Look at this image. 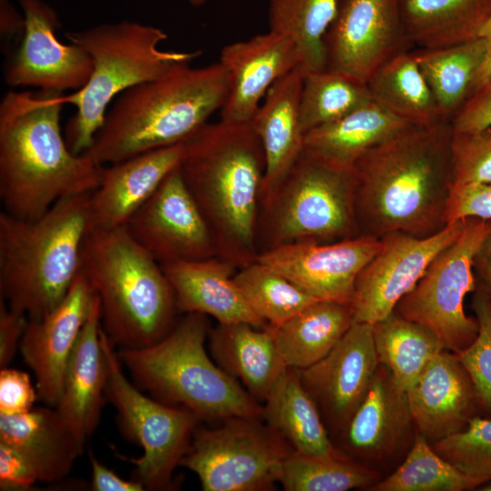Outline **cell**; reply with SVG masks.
Wrapping results in <instances>:
<instances>
[{
    "label": "cell",
    "instance_id": "1",
    "mask_svg": "<svg viewBox=\"0 0 491 491\" xmlns=\"http://www.w3.org/2000/svg\"><path fill=\"white\" fill-rule=\"evenodd\" d=\"M450 122L411 127L355 165L359 234L403 232L424 238L446 225L454 186Z\"/></svg>",
    "mask_w": 491,
    "mask_h": 491
},
{
    "label": "cell",
    "instance_id": "2",
    "mask_svg": "<svg viewBox=\"0 0 491 491\" xmlns=\"http://www.w3.org/2000/svg\"><path fill=\"white\" fill-rule=\"evenodd\" d=\"M64 94L9 91L0 103V199L5 213L43 215L57 201L90 194L105 165L74 154L60 127Z\"/></svg>",
    "mask_w": 491,
    "mask_h": 491
},
{
    "label": "cell",
    "instance_id": "3",
    "mask_svg": "<svg viewBox=\"0 0 491 491\" xmlns=\"http://www.w3.org/2000/svg\"><path fill=\"white\" fill-rule=\"evenodd\" d=\"M179 167L216 256L237 269L256 261L266 156L250 122L207 123L185 142Z\"/></svg>",
    "mask_w": 491,
    "mask_h": 491
},
{
    "label": "cell",
    "instance_id": "4",
    "mask_svg": "<svg viewBox=\"0 0 491 491\" xmlns=\"http://www.w3.org/2000/svg\"><path fill=\"white\" fill-rule=\"evenodd\" d=\"M228 95L222 65H178L119 95L85 153L102 165L185 142L220 111Z\"/></svg>",
    "mask_w": 491,
    "mask_h": 491
},
{
    "label": "cell",
    "instance_id": "5",
    "mask_svg": "<svg viewBox=\"0 0 491 491\" xmlns=\"http://www.w3.org/2000/svg\"><path fill=\"white\" fill-rule=\"evenodd\" d=\"M79 272L101 305V326L118 348L161 340L175 324V294L163 270L125 226L88 229Z\"/></svg>",
    "mask_w": 491,
    "mask_h": 491
},
{
    "label": "cell",
    "instance_id": "6",
    "mask_svg": "<svg viewBox=\"0 0 491 491\" xmlns=\"http://www.w3.org/2000/svg\"><path fill=\"white\" fill-rule=\"evenodd\" d=\"M90 195L63 198L35 219L1 211L0 293L10 309L36 319L65 297L79 273Z\"/></svg>",
    "mask_w": 491,
    "mask_h": 491
},
{
    "label": "cell",
    "instance_id": "7",
    "mask_svg": "<svg viewBox=\"0 0 491 491\" xmlns=\"http://www.w3.org/2000/svg\"><path fill=\"white\" fill-rule=\"evenodd\" d=\"M210 329L207 316L184 314L158 342L116 353L139 389L164 404L188 408L202 422L232 416L263 419V405L208 356Z\"/></svg>",
    "mask_w": 491,
    "mask_h": 491
},
{
    "label": "cell",
    "instance_id": "8",
    "mask_svg": "<svg viewBox=\"0 0 491 491\" xmlns=\"http://www.w3.org/2000/svg\"><path fill=\"white\" fill-rule=\"evenodd\" d=\"M65 38L92 59L87 83L61 96L76 110L67 121L64 135L76 155L93 145L110 103L127 89L158 78L173 67L190 64L201 55L195 51H169L160 48L167 38L162 29L135 21L105 23L81 31L65 33Z\"/></svg>",
    "mask_w": 491,
    "mask_h": 491
},
{
    "label": "cell",
    "instance_id": "9",
    "mask_svg": "<svg viewBox=\"0 0 491 491\" xmlns=\"http://www.w3.org/2000/svg\"><path fill=\"white\" fill-rule=\"evenodd\" d=\"M355 169L329 163L306 148L260 203L258 254L298 242L331 243L359 235Z\"/></svg>",
    "mask_w": 491,
    "mask_h": 491
},
{
    "label": "cell",
    "instance_id": "10",
    "mask_svg": "<svg viewBox=\"0 0 491 491\" xmlns=\"http://www.w3.org/2000/svg\"><path fill=\"white\" fill-rule=\"evenodd\" d=\"M100 340L109 366L105 399L116 411L122 436L143 449L138 458L118 453L116 456L135 465L131 479L140 483L145 490H173L174 472L202 421L185 406L166 405L143 394L125 376L115 346L102 326Z\"/></svg>",
    "mask_w": 491,
    "mask_h": 491
},
{
    "label": "cell",
    "instance_id": "11",
    "mask_svg": "<svg viewBox=\"0 0 491 491\" xmlns=\"http://www.w3.org/2000/svg\"><path fill=\"white\" fill-rule=\"evenodd\" d=\"M295 452L262 418L232 416L195 429L180 466L194 472L204 491H269Z\"/></svg>",
    "mask_w": 491,
    "mask_h": 491
},
{
    "label": "cell",
    "instance_id": "12",
    "mask_svg": "<svg viewBox=\"0 0 491 491\" xmlns=\"http://www.w3.org/2000/svg\"><path fill=\"white\" fill-rule=\"evenodd\" d=\"M490 230L491 220L465 218L460 235L432 260L394 309L430 329L445 349L454 354L469 346L478 333L477 320L466 315L464 300L476 288L473 259Z\"/></svg>",
    "mask_w": 491,
    "mask_h": 491
},
{
    "label": "cell",
    "instance_id": "13",
    "mask_svg": "<svg viewBox=\"0 0 491 491\" xmlns=\"http://www.w3.org/2000/svg\"><path fill=\"white\" fill-rule=\"evenodd\" d=\"M465 218L424 238L403 232L382 236L381 247L359 273L351 306L354 323L374 325L391 315L432 260L460 235Z\"/></svg>",
    "mask_w": 491,
    "mask_h": 491
},
{
    "label": "cell",
    "instance_id": "14",
    "mask_svg": "<svg viewBox=\"0 0 491 491\" xmlns=\"http://www.w3.org/2000/svg\"><path fill=\"white\" fill-rule=\"evenodd\" d=\"M125 226L161 266L217 256L208 225L179 166L166 175Z\"/></svg>",
    "mask_w": 491,
    "mask_h": 491
},
{
    "label": "cell",
    "instance_id": "15",
    "mask_svg": "<svg viewBox=\"0 0 491 491\" xmlns=\"http://www.w3.org/2000/svg\"><path fill=\"white\" fill-rule=\"evenodd\" d=\"M410 46L398 0H341L325 36L326 68L366 83L384 63Z\"/></svg>",
    "mask_w": 491,
    "mask_h": 491
},
{
    "label": "cell",
    "instance_id": "16",
    "mask_svg": "<svg viewBox=\"0 0 491 491\" xmlns=\"http://www.w3.org/2000/svg\"><path fill=\"white\" fill-rule=\"evenodd\" d=\"M25 32L4 66V80L11 87H35L65 94L88 81L93 68L89 55L78 45L64 44L56 36L60 22L43 0H19Z\"/></svg>",
    "mask_w": 491,
    "mask_h": 491
},
{
    "label": "cell",
    "instance_id": "17",
    "mask_svg": "<svg viewBox=\"0 0 491 491\" xmlns=\"http://www.w3.org/2000/svg\"><path fill=\"white\" fill-rule=\"evenodd\" d=\"M378 366L373 325L353 323L325 357L296 369L334 444L363 401Z\"/></svg>",
    "mask_w": 491,
    "mask_h": 491
},
{
    "label": "cell",
    "instance_id": "18",
    "mask_svg": "<svg viewBox=\"0 0 491 491\" xmlns=\"http://www.w3.org/2000/svg\"><path fill=\"white\" fill-rule=\"evenodd\" d=\"M416 434L406 391L379 364L363 401L335 446L380 473L397 460L402 462Z\"/></svg>",
    "mask_w": 491,
    "mask_h": 491
},
{
    "label": "cell",
    "instance_id": "19",
    "mask_svg": "<svg viewBox=\"0 0 491 491\" xmlns=\"http://www.w3.org/2000/svg\"><path fill=\"white\" fill-rule=\"evenodd\" d=\"M380 247V238L359 235L331 243L283 245L259 253L256 260L318 300L351 305L359 273Z\"/></svg>",
    "mask_w": 491,
    "mask_h": 491
},
{
    "label": "cell",
    "instance_id": "20",
    "mask_svg": "<svg viewBox=\"0 0 491 491\" xmlns=\"http://www.w3.org/2000/svg\"><path fill=\"white\" fill-rule=\"evenodd\" d=\"M94 291L79 272L63 301L49 313L28 319L19 350L33 371L38 398L55 407L67 366L88 317Z\"/></svg>",
    "mask_w": 491,
    "mask_h": 491
},
{
    "label": "cell",
    "instance_id": "21",
    "mask_svg": "<svg viewBox=\"0 0 491 491\" xmlns=\"http://www.w3.org/2000/svg\"><path fill=\"white\" fill-rule=\"evenodd\" d=\"M225 70L228 95L220 120L248 123L268 89L300 65L295 43L286 35L269 30L224 46L218 61Z\"/></svg>",
    "mask_w": 491,
    "mask_h": 491
},
{
    "label": "cell",
    "instance_id": "22",
    "mask_svg": "<svg viewBox=\"0 0 491 491\" xmlns=\"http://www.w3.org/2000/svg\"><path fill=\"white\" fill-rule=\"evenodd\" d=\"M406 394L416 431L430 444L461 432L483 416L471 377L447 350L428 364Z\"/></svg>",
    "mask_w": 491,
    "mask_h": 491
},
{
    "label": "cell",
    "instance_id": "23",
    "mask_svg": "<svg viewBox=\"0 0 491 491\" xmlns=\"http://www.w3.org/2000/svg\"><path fill=\"white\" fill-rule=\"evenodd\" d=\"M185 142L148 151L105 165L98 187L89 199V229L124 226L180 165Z\"/></svg>",
    "mask_w": 491,
    "mask_h": 491
},
{
    "label": "cell",
    "instance_id": "24",
    "mask_svg": "<svg viewBox=\"0 0 491 491\" xmlns=\"http://www.w3.org/2000/svg\"><path fill=\"white\" fill-rule=\"evenodd\" d=\"M100 329L101 305L94 293L88 317L67 366L60 400L55 407L83 449L100 422L106 401L109 366Z\"/></svg>",
    "mask_w": 491,
    "mask_h": 491
},
{
    "label": "cell",
    "instance_id": "25",
    "mask_svg": "<svg viewBox=\"0 0 491 491\" xmlns=\"http://www.w3.org/2000/svg\"><path fill=\"white\" fill-rule=\"evenodd\" d=\"M175 294L178 313H200L217 323L268 325L250 308L234 280L236 267L213 256L162 266Z\"/></svg>",
    "mask_w": 491,
    "mask_h": 491
},
{
    "label": "cell",
    "instance_id": "26",
    "mask_svg": "<svg viewBox=\"0 0 491 491\" xmlns=\"http://www.w3.org/2000/svg\"><path fill=\"white\" fill-rule=\"evenodd\" d=\"M304 72L300 65L266 92L250 121L266 156L260 203L267 198L305 149L299 106Z\"/></svg>",
    "mask_w": 491,
    "mask_h": 491
},
{
    "label": "cell",
    "instance_id": "27",
    "mask_svg": "<svg viewBox=\"0 0 491 491\" xmlns=\"http://www.w3.org/2000/svg\"><path fill=\"white\" fill-rule=\"evenodd\" d=\"M208 348L216 365L264 403L288 367L268 326L217 323L211 327Z\"/></svg>",
    "mask_w": 491,
    "mask_h": 491
},
{
    "label": "cell",
    "instance_id": "28",
    "mask_svg": "<svg viewBox=\"0 0 491 491\" xmlns=\"http://www.w3.org/2000/svg\"><path fill=\"white\" fill-rule=\"evenodd\" d=\"M0 442L19 451L44 483L67 476L84 452L56 409L48 406L16 415L0 414Z\"/></svg>",
    "mask_w": 491,
    "mask_h": 491
},
{
    "label": "cell",
    "instance_id": "29",
    "mask_svg": "<svg viewBox=\"0 0 491 491\" xmlns=\"http://www.w3.org/2000/svg\"><path fill=\"white\" fill-rule=\"evenodd\" d=\"M411 127L371 100L307 132L305 148L333 165L353 169L369 151Z\"/></svg>",
    "mask_w": 491,
    "mask_h": 491
},
{
    "label": "cell",
    "instance_id": "30",
    "mask_svg": "<svg viewBox=\"0 0 491 491\" xmlns=\"http://www.w3.org/2000/svg\"><path fill=\"white\" fill-rule=\"evenodd\" d=\"M398 6L407 40L423 49L478 37L491 15V0H398Z\"/></svg>",
    "mask_w": 491,
    "mask_h": 491
},
{
    "label": "cell",
    "instance_id": "31",
    "mask_svg": "<svg viewBox=\"0 0 491 491\" xmlns=\"http://www.w3.org/2000/svg\"><path fill=\"white\" fill-rule=\"evenodd\" d=\"M263 420L296 453L322 457L347 456L335 446L296 369L286 370L264 402Z\"/></svg>",
    "mask_w": 491,
    "mask_h": 491
},
{
    "label": "cell",
    "instance_id": "32",
    "mask_svg": "<svg viewBox=\"0 0 491 491\" xmlns=\"http://www.w3.org/2000/svg\"><path fill=\"white\" fill-rule=\"evenodd\" d=\"M353 323L350 304L317 300L283 324L268 328L286 366L303 369L325 357Z\"/></svg>",
    "mask_w": 491,
    "mask_h": 491
},
{
    "label": "cell",
    "instance_id": "33",
    "mask_svg": "<svg viewBox=\"0 0 491 491\" xmlns=\"http://www.w3.org/2000/svg\"><path fill=\"white\" fill-rule=\"evenodd\" d=\"M487 48V41L478 36L446 47L413 51L446 121L451 123L472 95Z\"/></svg>",
    "mask_w": 491,
    "mask_h": 491
},
{
    "label": "cell",
    "instance_id": "34",
    "mask_svg": "<svg viewBox=\"0 0 491 491\" xmlns=\"http://www.w3.org/2000/svg\"><path fill=\"white\" fill-rule=\"evenodd\" d=\"M366 84L375 103L414 126L428 127L447 122L413 51L402 52L387 60Z\"/></svg>",
    "mask_w": 491,
    "mask_h": 491
},
{
    "label": "cell",
    "instance_id": "35",
    "mask_svg": "<svg viewBox=\"0 0 491 491\" xmlns=\"http://www.w3.org/2000/svg\"><path fill=\"white\" fill-rule=\"evenodd\" d=\"M373 336L379 364L390 370L406 391L428 364L446 350L430 329L395 312L373 325Z\"/></svg>",
    "mask_w": 491,
    "mask_h": 491
},
{
    "label": "cell",
    "instance_id": "36",
    "mask_svg": "<svg viewBox=\"0 0 491 491\" xmlns=\"http://www.w3.org/2000/svg\"><path fill=\"white\" fill-rule=\"evenodd\" d=\"M341 0H270L271 30L286 35L295 43L304 72L326 67L325 36Z\"/></svg>",
    "mask_w": 491,
    "mask_h": 491
},
{
    "label": "cell",
    "instance_id": "37",
    "mask_svg": "<svg viewBox=\"0 0 491 491\" xmlns=\"http://www.w3.org/2000/svg\"><path fill=\"white\" fill-rule=\"evenodd\" d=\"M480 484L442 457L417 431L412 446L395 470L370 491H465Z\"/></svg>",
    "mask_w": 491,
    "mask_h": 491
},
{
    "label": "cell",
    "instance_id": "38",
    "mask_svg": "<svg viewBox=\"0 0 491 491\" xmlns=\"http://www.w3.org/2000/svg\"><path fill=\"white\" fill-rule=\"evenodd\" d=\"M381 478L379 472L348 456L322 457L294 452L281 466L278 484L286 491L369 490Z\"/></svg>",
    "mask_w": 491,
    "mask_h": 491
},
{
    "label": "cell",
    "instance_id": "39",
    "mask_svg": "<svg viewBox=\"0 0 491 491\" xmlns=\"http://www.w3.org/2000/svg\"><path fill=\"white\" fill-rule=\"evenodd\" d=\"M366 83L325 68L304 74L300 96V124L306 135L371 101Z\"/></svg>",
    "mask_w": 491,
    "mask_h": 491
},
{
    "label": "cell",
    "instance_id": "40",
    "mask_svg": "<svg viewBox=\"0 0 491 491\" xmlns=\"http://www.w3.org/2000/svg\"><path fill=\"white\" fill-rule=\"evenodd\" d=\"M234 280L250 308L270 326L283 324L318 300L257 260L237 269Z\"/></svg>",
    "mask_w": 491,
    "mask_h": 491
},
{
    "label": "cell",
    "instance_id": "41",
    "mask_svg": "<svg viewBox=\"0 0 491 491\" xmlns=\"http://www.w3.org/2000/svg\"><path fill=\"white\" fill-rule=\"evenodd\" d=\"M431 445L480 486L491 482V416H476L461 432Z\"/></svg>",
    "mask_w": 491,
    "mask_h": 491
},
{
    "label": "cell",
    "instance_id": "42",
    "mask_svg": "<svg viewBox=\"0 0 491 491\" xmlns=\"http://www.w3.org/2000/svg\"><path fill=\"white\" fill-rule=\"evenodd\" d=\"M472 308L478 323L473 343L456 354L477 391L483 416H491V305L486 295L476 288Z\"/></svg>",
    "mask_w": 491,
    "mask_h": 491
},
{
    "label": "cell",
    "instance_id": "43",
    "mask_svg": "<svg viewBox=\"0 0 491 491\" xmlns=\"http://www.w3.org/2000/svg\"><path fill=\"white\" fill-rule=\"evenodd\" d=\"M454 185L491 184V126L456 132L451 141Z\"/></svg>",
    "mask_w": 491,
    "mask_h": 491
},
{
    "label": "cell",
    "instance_id": "44",
    "mask_svg": "<svg viewBox=\"0 0 491 491\" xmlns=\"http://www.w3.org/2000/svg\"><path fill=\"white\" fill-rule=\"evenodd\" d=\"M446 217L447 224L466 217L491 220V184L454 185Z\"/></svg>",
    "mask_w": 491,
    "mask_h": 491
},
{
    "label": "cell",
    "instance_id": "45",
    "mask_svg": "<svg viewBox=\"0 0 491 491\" xmlns=\"http://www.w3.org/2000/svg\"><path fill=\"white\" fill-rule=\"evenodd\" d=\"M38 397L29 375L4 367L0 371V414L16 415L29 411Z\"/></svg>",
    "mask_w": 491,
    "mask_h": 491
},
{
    "label": "cell",
    "instance_id": "46",
    "mask_svg": "<svg viewBox=\"0 0 491 491\" xmlns=\"http://www.w3.org/2000/svg\"><path fill=\"white\" fill-rule=\"evenodd\" d=\"M39 481L30 462L11 446L0 442V489L28 490Z\"/></svg>",
    "mask_w": 491,
    "mask_h": 491
},
{
    "label": "cell",
    "instance_id": "47",
    "mask_svg": "<svg viewBox=\"0 0 491 491\" xmlns=\"http://www.w3.org/2000/svg\"><path fill=\"white\" fill-rule=\"evenodd\" d=\"M451 125L456 132H473L491 126V78L470 95Z\"/></svg>",
    "mask_w": 491,
    "mask_h": 491
},
{
    "label": "cell",
    "instance_id": "48",
    "mask_svg": "<svg viewBox=\"0 0 491 491\" xmlns=\"http://www.w3.org/2000/svg\"><path fill=\"white\" fill-rule=\"evenodd\" d=\"M28 317L0 299V367H7L19 349Z\"/></svg>",
    "mask_w": 491,
    "mask_h": 491
},
{
    "label": "cell",
    "instance_id": "49",
    "mask_svg": "<svg viewBox=\"0 0 491 491\" xmlns=\"http://www.w3.org/2000/svg\"><path fill=\"white\" fill-rule=\"evenodd\" d=\"M91 466V490L93 491H143L144 486L133 480L118 476L113 470L103 465L91 452H88Z\"/></svg>",
    "mask_w": 491,
    "mask_h": 491
},
{
    "label": "cell",
    "instance_id": "50",
    "mask_svg": "<svg viewBox=\"0 0 491 491\" xmlns=\"http://www.w3.org/2000/svg\"><path fill=\"white\" fill-rule=\"evenodd\" d=\"M25 32V16L20 15L8 0H1L0 35L4 52L11 43L22 39Z\"/></svg>",
    "mask_w": 491,
    "mask_h": 491
},
{
    "label": "cell",
    "instance_id": "51",
    "mask_svg": "<svg viewBox=\"0 0 491 491\" xmlns=\"http://www.w3.org/2000/svg\"><path fill=\"white\" fill-rule=\"evenodd\" d=\"M476 288L487 297L491 305V230L486 235L473 259Z\"/></svg>",
    "mask_w": 491,
    "mask_h": 491
},
{
    "label": "cell",
    "instance_id": "52",
    "mask_svg": "<svg viewBox=\"0 0 491 491\" xmlns=\"http://www.w3.org/2000/svg\"><path fill=\"white\" fill-rule=\"evenodd\" d=\"M479 36L484 37L487 41V55L483 67L476 79L473 93L482 85L486 81L491 78V15L483 26ZM472 93V94H473Z\"/></svg>",
    "mask_w": 491,
    "mask_h": 491
},
{
    "label": "cell",
    "instance_id": "53",
    "mask_svg": "<svg viewBox=\"0 0 491 491\" xmlns=\"http://www.w3.org/2000/svg\"><path fill=\"white\" fill-rule=\"evenodd\" d=\"M188 1L194 6H199L211 0H188Z\"/></svg>",
    "mask_w": 491,
    "mask_h": 491
}]
</instances>
